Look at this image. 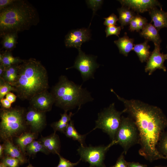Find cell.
<instances>
[{
	"label": "cell",
	"mask_w": 167,
	"mask_h": 167,
	"mask_svg": "<svg viewBox=\"0 0 167 167\" xmlns=\"http://www.w3.org/2000/svg\"><path fill=\"white\" fill-rule=\"evenodd\" d=\"M123 104L125 113L134 121L139 134L140 155L150 162L159 159H167L158 152L157 146L161 134L167 127V118L160 108L141 101L127 100L117 95Z\"/></svg>",
	"instance_id": "1"
},
{
	"label": "cell",
	"mask_w": 167,
	"mask_h": 167,
	"mask_svg": "<svg viewBox=\"0 0 167 167\" xmlns=\"http://www.w3.org/2000/svg\"><path fill=\"white\" fill-rule=\"evenodd\" d=\"M12 86L19 98L29 101L36 95L48 90L47 70L40 61L35 58L24 60L19 65L17 80Z\"/></svg>",
	"instance_id": "2"
},
{
	"label": "cell",
	"mask_w": 167,
	"mask_h": 167,
	"mask_svg": "<svg viewBox=\"0 0 167 167\" xmlns=\"http://www.w3.org/2000/svg\"><path fill=\"white\" fill-rule=\"evenodd\" d=\"M39 21L38 13L33 6L26 1L16 0L0 11V36L28 30Z\"/></svg>",
	"instance_id": "3"
},
{
	"label": "cell",
	"mask_w": 167,
	"mask_h": 167,
	"mask_svg": "<svg viewBox=\"0 0 167 167\" xmlns=\"http://www.w3.org/2000/svg\"><path fill=\"white\" fill-rule=\"evenodd\" d=\"M55 105L67 112L77 106L79 109L81 106L93 99L86 88L61 75L58 82L52 88L51 92Z\"/></svg>",
	"instance_id": "4"
},
{
	"label": "cell",
	"mask_w": 167,
	"mask_h": 167,
	"mask_svg": "<svg viewBox=\"0 0 167 167\" xmlns=\"http://www.w3.org/2000/svg\"><path fill=\"white\" fill-rule=\"evenodd\" d=\"M26 109L19 107L0 109V136L4 141L11 140L26 132L28 127L25 118Z\"/></svg>",
	"instance_id": "5"
},
{
	"label": "cell",
	"mask_w": 167,
	"mask_h": 167,
	"mask_svg": "<svg viewBox=\"0 0 167 167\" xmlns=\"http://www.w3.org/2000/svg\"><path fill=\"white\" fill-rule=\"evenodd\" d=\"M123 113H125L124 109L122 111H117L114 103H112L98 113V119L95 121V127L93 130L100 129L109 136L112 141H114L121 123V115Z\"/></svg>",
	"instance_id": "6"
},
{
	"label": "cell",
	"mask_w": 167,
	"mask_h": 167,
	"mask_svg": "<svg viewBox=\"0 0 167 167\" xmlns=\"http://www.w3.org/2000/svg\"><path fill=\"white\" fill-rule=\"evenodd\" d=\"M139 139L138 131L135 122L129 116H122L121 123L114 141L123 148L126 155L129 149L137 143Z\"/></svg>",
	"instance_id": "7"
},
{
	"label": "cell",
	"mask_w": 167,
	"mask_h": 167,
	"mask_svg": "<svg viewBox=\"0 0 167 167\" xmlns=\"http://www.w3.org/2000/svg\"><path fill=\"white\" fill-rule=\"evenodd\" d=\"M115 144V141H113L106 146L85 147L81 145L77 151L80 156V159L88 162L90 164L89 167H106L104 162L105 154L110 147Z\"/></svg>",
	"instance_id": "8"
},
{
	"label": "cell",
	"mask_w": 167,
	"mask_h": 167,
	"mask_svg": "<svg viewBox=\"0 0 167 167\" xmlns=\"http://www.w3.org/2000/svg\"><path fill=\"white\" fill-rule=\"evenodd\" d=\"M78 49V55L74 65L66 69L73 68L77 69L80 72L84 82L90 78L94 79V72L100 66L96 62L97 57L85 54L81 48Z\"/></svg>",
	"instance_id": "9"
},
{
	"label": "cell",
	"mask_w": 167,
	"mask_h": 167,
	"mask_svg": "<svg viewBox=\"0 0 167 167\" xmlns=\"http://www.w3.org/2000/svg\"><path fill=\"white\" fill-rule=\"evenodd\" d=\"M46 113L38 110L30 106L26 110L25 118L27 124L31 132H40L46 126Z\"/></svg>",
	"instance_id": "10"
},
{
	"label": "cell",
	"mask_w": 167,
	"mask_h": 167,
	"mask_svg": "<svg viewBox=\"0 0 167 167\" xmlns=\"http://www.w3.org/2000/svg\"><path fill=\"white\" fill-rule=\"evenodd\" d=\"M85 28L72 30L66 36L65 44L67 47L81 48L83 43L89 41L91 38L90 30Z\"/></svg>",
	"instance_id": "11"
},
{
	"label": "cell",
	"mask_w": 167,
	"mask_h": 167,
	"mask_svg": "<svg viewBox=\"0 0 167 167\" xmlns=\"http://www.w3.org/2000/svg\"><path fill=\"white\" fill-rule=\"evenodd\" d=\"M154 45V49L147 61L145 68V72H148L149 75H151L157 69H162L165 72L166 71L164 65V61L167 59L166 54L161 53L160 45Z\"/></svg>",
	"instance_id": "12"
},
{
	"label": "cell",
	"mask_w": 167,
	"mask_h": 167,
	"mask_svg": "<svg viewBox=\"0 0 167 167\" xmlns=\"http://www.w3.org/2000/svg\"><path fill=\"white\" fill-rule=\"evenodd\" d=\"M31 106L41 111H50L54 103V96L51 92L46 90L38 93L29 100Z\"/></svg>",
	"instance_id": "13"
},
{
	"label": "cell",
	"mask_w": 167,
	"mask_h": 167,
	"mask_svg": "<svg viewBox=\"0 0 167 167\" xmlns=\"http://www.w3.org/2000/svg\"><path fill=\"white\" fill-rule=\"evenodd\" d=\"M118 1L122 6L127 7L134 12L140 13L149 11L156 6L162 8L158 1L155 0H120Z\"/></svg>",
	"instance_id": "14"
},
{
	"label": "cell",
	"mask_w": 167,
	"mask_h": 167,
	"mask_svg": "<svg viewBox=\"0 0 167 167\" xmlns=\"http://www.w3.org/2000/svg\"><path fill=\"white\" fill-rule=\"evenodd\" d=\"M39 141L49 153L57 155L59 154L60 141L58 135L56 134L55 131L49 136H41Z\"/></svg>",
	"instance_id": "15"
},
{
	"label": "cell",
	"mask_w": 167,
	"mask_h": 167,
	"mask_svg": "<svg viewBox=\"0 0 167 167\" xmlns=\"http://www.w3.org/2000/svg\"><path fill=\"white\" fill-rule=\"evenodd\" d=\"M148 12L153 25L158 31L162 28H167V13L162 8L159 9L155 7L150 10Z\"/></svg>",
	"instance_id": "16"
},
{
	"label": "cell",
	"mask_w": 167,
	"mask_h": 167,
	"mask_svg": "<svg viewBox=\"0 0 167 167\" xmlns=\"http://www.w3.org/2000/svg\"><path fill=\"white\" fill-rule=\"evenodd\" d=\"M159 31L151 23H147L140 32L141 36L148 41H152L154 44L160 45L161 40Z\"/></svg>",
	"instance_id": "17"
},
{
	"label": "cell",
	"mask_w": 167,
	"mask_h": 167,
	"mask_svg": "<svg viewBox=\"0 0 167 167\" xmlns=\"http://www.w3.org/2000/svg\"><path fill=\"white\" fill-rule=\"evenodd\" d=\"M4 153L6 156L18 159L21 164L27 162V160L19 148L15 145L11 140L4 141Z\"/></svg>",
	"instance_id": "18"
},
{
	"label": "cell",
	"mask_w": 167,
	"mask_h": 167,
	"mask_svg": "<svg viewBox=\"0 0 167 167\" xmlns=\"http://www.w3.org/2000/svg\"><path fill=\"white\" fill-rule=\"evenodd\" d=\"M134 41V39L130 38L127 33L125 32L123 36L114 41V43L118 48L120 53L127 56L129 53L133 50Z\"/></svg>",
	"instance_id": "19"
},
{
	"label": "cell",
	"mask_w": 167,
	"mask_h": 167,
	"mask_svg": "<svg viewBox=\"0 0 167 167\" xmlns=\"http://www.w3.org/2000/svg\"><path fill=\"white\" fill-rule=\"evenodd\" d=\"M37 134L31 132H25L16 137V143L22 153L25 154L27 146L31 143L37 138Z\"/></svg>",
	"instance_id": "20"
},
{
	"label": "cell",
	"mask_w": 167,
	"mask_h": 167,
	"mask_svg": "<svg viewBox=\"0 0 167 167\" xmlns=\"http://www.w3.org/2000/svg\"><path fill=\"white\" fill-rule=\"evenodd\" d=\"M148 41L146 40L143 43L134 45L133 50L137 54L142 63L147 61L152 52L149 50L150 46L148 44Z\"/></svg>",
	"instance_id": "21"
},
{
	"label": "cell",
	"mask_w": 167,
	"mask_h": 167,
	"mask_svg": "<svg viewBox=\"0 0 167 167\" xmlns=\"http://www.w3.org/2000/svg\"><path fill=\"white\" fill-rule=\"evenodd\" d=\"M117 11L119 15L118 21L122 29L124 26L129 25L131 20L136 15L134 11L125 6H122L118 8Z\"/></svg>",
	"instance_id": "22"
},
{
	"label": "cell",
	"mask_w": 167,
	"mask_h": 167,
	"mask_svg": "<svg viewBox=\"0 0 167 167\" xmlns=\"http://www.w3.org/2000/svg\"><path fill=\"white\" fill-rule=\"evenodd\" d=\"M67 112H64L63 114H61V118L58 121L52 123L51 126L54 129V131H57L64 133L70 121L71 117L74 114L70 112L68 114Z\"/></svg>",
	"instance_id": "23"
},
{
	"label": "cell",
	"mask_w": 167,
	"mask_h": 167,
	"mask_svg": "<svg viewBox=\"0 0 167 167\" xmlns=\"http://www.w3.org/2000/svg\"><path fill=\"white\" fill-rule=\"evenodd\" d=\"M19 65H14L6 67L3 75L1 78L12 86L17 80Z\"/></svg>",
	"instance_id": "24"
},
{
	"label": "cell",
	"mask_w": 167,
	"mask_h": 167,
	"mask_svg": "<svg viewBox=\"0 0 167 167\" xmlns=\"http://www.w3.org/2000/svg\"><path fill=\"white\" fill-rule=\"evenodd\" d=\"M24 61L19 57L13 56L9 51L6 50L0 54V64L3 65L6 68L11 65L19 64Z\"/></svg>",
	"instance_id": "25"
},
{
	"label": "cell",
	"mask_w": 167,
	"mask_h": 167,
	"mask_svg": "<svg viewBox=\"0 0 167 167\" xmlns=\"http://www.w3.org/2000/svg\"><path fill=\"white\" fill-rule=\"evenodd\" d=\"M64 133L66 137L77 141L81 146H84L85 139L87 135H82L77 132L75 127L73 121H70Z\"/></svg>",
	"instance_id": "26"
},
{
	"label": "cell",
	"mask_w": 167,
	"mask_h": 167,
	"mask_svg": "<svg viewBox=\"0 0 167 167\" xmlns=\"http://www.w3.org/2000/svg\"><path fill=\"white\" fill-rule=\"evenodd\" d=\"M17 32H11L6 33L2 36V47L7 51L13 49L17 43Z\"/></svg>",
	"instance_id": "27"
},
{
	"label": "cell",
	"mask_w": 167,
	"mask_h": 167,
	"mask_svg": "<svg viewBox=\"0 0 167 167\" xmlns=\"http://www.w3.org/2000/svg\"><path fill=\"white\" fill-rule=\"evenodd\" d=\"M26 151L30 155L36 154L39 152L45 154H48L50 153L41 141L35 140L27 146Z\"/></svg>",
	"instance_id": "28"
},
{
	"label": "cell",
	"mask_w": 167,
	"mask_h": 167,
	"mask_svg": "<svg viewBox=\"0 0 167 167\" xmlns=\"http://www.w3.org/2000/svg\"><path fill=\"white\" fill-rule=\"evenodd\" d=\"M157 149L159 153L167 159V131H165L161 135Z\"/></svg>",
	"instance_id": "29"
},
{
	"label": "cell",
	"mask_w": 167,
	"mask_h": 167,
	"mask_svg": "<svg viewBox=\"0 0 167 167\" xmlns=\"http://www.w3.org/2000/svg\"><path fill=\"white\" fill-rule=\"evenodd\" d=\"M11 91L15 92L14 88L0 78V100L4 98L8 93Z\"/></svg>",
	"instance_id": "30"
},
{
	"label": "cell",
	"mask_w": 167,
	"mask_h": 167,
	"mask_svg": "<svg viewBox=\"0 0 167 167\" xmlns=\"http://www.w3.org/2000/svg\"><path fill=\"white\" fill-rule=\"evenodd\" d=\"M1 162L7 167H18L21 164L18 159L7 156L3 157Z\"/></svg>",
	"instance_id": "31"
},
{
	"label": "cell",
	"mask_w": 167,
	"mask_h": 167,
	"mask_svg": "<svg viewBox=\"0 0 167 167\" xmlns=\"http://www.w3.org/2000/svg\"><path fill=\"white\" fill-rule=\"evenodd\" d=\"M59 158V161L56 167H74L77 165L80 162V160L76 163H72L69 161L62 156L59 154H58Z\"/></svg>",
	"instance_id": "32"
},
{
	"label": "cell",
	"mask_w": 167,
	"mask_h": 167,
	"mask_svg": "<svg viewBox=\"0 0 167 167\" xmlns=\"http://www.w3.org/2000/svg\"><path fill=\"white\" fill-rule=\"evenodd\" d=\"M103 1L101 0H86V2L88 6L92 9L93 12V17L97 10L100 8Z\"/></svg>",
	"instance_id": "33"
},
{
	"label": "cell",
	"mask_w": 167,
	"mask_h": 167,
	"mask_svg": "<svg viewBox=\"0 0 167 167\" xmlns=\"http://www.w3.org/2000/svg\"><path fill=\"white\" fill-rule=\"evenodd\" d=\"M121 29L120 26H117L116 25H113L106 26L105 30L106 34V37L112 35H114L119 37V35Z\"/></svg>",
	"instance_id": "34"
},
{
	"label": "cell",
	"mask_w": 167,
	"mask_h": 167,
	"mask_svg": "<svg viewBox=\"0 0 167 167\" xmlns=\"http://www.w3.org/2000/svg\"><path fill=\"white\" fill-rule=\"evenodd\" d=\"M105 20L104 24L106 26L116 25V22L118 21V19L116 15L114 13H112L107 18H104Z\"/></svg>",
	"instance_id": "35"
},
{
	"label": "cell",
	"mask_w": 167,
	"mask_h": 167,
	"mask_svg": "<svg viewBox=\"0 0 167 167\" xmlns=\"http://www.w3.org/2000/svg\"><path fill=\"white\" fill-rule=\"evenodd\" d=\"M124 154L122 152L118 158L116 164L110 167H128V162L125 159Z\"/></svg>",
	"instance_id": "36"
},
{
	"label": "cell",
	"mask_w": 167,
	"mask_h": 167,
	"mask_svg": "<svg viewBox=\"0 0 167 167\" xmlns=\"http://www.w3.org/2000/svg\"><path fill=\"white\" fill-rule=\"evenodd\" d=\"M136 20L139 31L142 30L145 25L148 23V20L146 18L143 17L137 14L136 15Z\"/></svg>",
	"instance_id": "37"
},
{
	"label": "cell",
	"mask_w": 167,
	"mask_h": 167,
	"mask_svg": "<svg viewBox=\"0 0 167 167\" xmlns=\"http://www.w3.org/2000/svg\"><path fill=\"white\" fill-rule=\"evenodd\" d=\"M136 15L131 19L129 23V30L131 32L136 31L137 32H140L138 29Z\"/></svg>",
	"instance_id": "38"
},
{
	"label": "cell",
	"mask_w": 167,
	"mask_h": 167,
	"mask_svg": "<svg viewBox=\"0 0 167 167\" xmlns=\"http://www.w3.org/2000/svg\"><path fill=\"white\" fill-rule=\"evenodd\" d=\"M16 0H0V11L12 4Z\"/></svg>",
	"instance_id": "39"
},
{
	"label": "cell",
	"mask_w": 167,
	"mask_h": 167,
	"mask_svg": "<svg viewBox=\"0 0 167 167\" xmlns=\"http://www.w3.org/2000/svg\"><path fill=\"white\" fill-rule=\"evenodd\" d=\"M0 104L2 107L6 109L11 108L12 103L6 98L0 100Z\"/></svg>",
	"instance_id": "40"
},
{
	"label": "cell",
	"mask_w": 167,
	"mask_h": 167,
	"mask_svg": "<svg viewBox=\"0 0 167 167\" xmlns=\"http://www.w3.org/2000/svg\"><path fill=\"white\" fill-rule=\"evenodd\" d=\"M17 97V96L11 92L8 93L5 96V98L12 104L15 101Z\"/></svg>",
	"instance_id": "41"
},
{
	"label": "cell",
	"mask_w": 167,
	"mask_h": 167,
	"mask_svg": "<svg viewBox=\"0 0 167 167\" xmlns=\"http://www.w3.org/2000/svg\"><path fill=\"white\" fill-rule=\"evenodd\" d=\"M128 167H147L146 165L137 162H128Z\"/></svg>",
	"instance_id": "42"
},
{
	"label": "cell",
	"mask_w": 167,
	"mask_h": 167,
	"mask_svg": "<svg viewBox=\"0 0 167 167\" xmlns=\"http://www.w3.org/2000/svg\"><path fill=\"white\" fill-rule=\"evenodd\" d=\"M6 67L2 64H0V78L2 77L3 75Z\"/></svg>",
	"instance_id": "43"
},
{
	"label": "cell",
	"mask_w": 167,
	"mask_h": 167,
	"mask_svg": "<svg viewBox=\"0 0 167 167\" xmlns=\"http://www.w3.org/2000/svg\"><path fill=\"white\" fill-rule=\"evenodd\" d=\"M4 151V146L3 144L0 145V157L2 158L3 156V154Z\"/></svg>",
	"instance_id": "44"
},
{
	"label": "cell",
	"mask_w": 167,
	"mask_h": 167,
	"mask_svg": "<svg viewBox=\"0 0 167 167\" xmlns=\"http://www.w3.org/2000/svg\"><path fill=\"white\" fill-rule=\"evenodd\" d=\"M0 167H7L6 166L3 164L2 162H0Z\"/></svg>",
	"instance_id": "45"
},
{
	"label": "cell",
	"mask_w": 167,
	"mask_h": 167,
	"mask_svg": "<svg viewBox=\"0 0 167 167\" xmlns=\"http://www.w3.org/2000/svg\"><path fill=\"white\" fill-rule=\"evenodd\" d=\"M154 167H167V166L159 165V166H154Z\"/></svg>",
	"instance_id": "46"
},
{
	"label": "cell",
	"mask_w": 167,
	"mask_h": 167,
	"mask_svg": "<svg viewBox=\"0 0 167 167\" xmlns=\"http://www.w3.org/2000/svg\"><path fill=\"white\" fill-rule=\"evenodd\" d=\"M26 167H35L33 166L31 164H29V165Z\"/></svg>",
	"instance_id": "47"
},
{
	"label": "cell",
	"mask_w": 167,
	"mask_h": 167,
	"mask_svg": "<svg viewBox=\"0 0 167 167\" xmlns=\"http://www.w3.org/2000/svg\"><path fill=\"white\" fill-rule=\"evenodd\" d=\"M166 48H167V45ZM166 58H167V54H166Z\"/></svg>",
	"instance_id": "48"
},
{
	"label": "cell",
	"mask_w": 167,
	"mask_h": 167,
	"mask_svg": "<svg viewBox=\"0 0 167 167\" xmlns=\"http://www.w3.org/2000/svg\"><path fill=\"white\" fill-rule=\"evenodd\" d=\"M166 13H167V12H166Z\"/></svg>",
	"instance_id": "49"
}]
</instances>
